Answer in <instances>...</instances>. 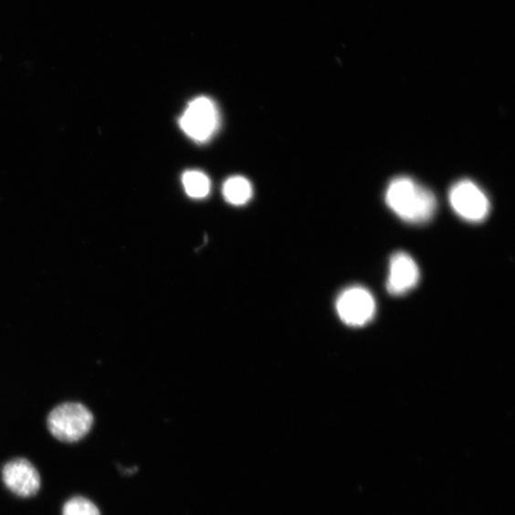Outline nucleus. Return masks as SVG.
<instances>
[{
	"mask_svg": "<svg viewBox=\"0 0 515 515\" xmlns=\"http://www.w3.org/2000/svg\"><path fill=\"white\" fill-rule=\"evenodd\" d=\"M385 203L403 221L425 224L437 210L434 193L409 177L394 179L385 191Z\"/></svg>",
	"mask_w": 515,
	"mask_h": 515,
	"instance_id": "f257e3e1",
	"label": "nucleus"
},
{
	"mask_svg": "<svg viewBox=\"0 0 515 515\" xmlns=\"http://www.w3.org/2000/svg\"><path fill=\"white\" fill-rule=\"evenodd\" d=\"M94 423L91 412L79 403H66L56 407L48 417V427L54 437L74 443L90 432Z\"/></svg>",
	"mask_w": 515,
	"mask_h": 515,
	"instance_id": "f03ea898",
	"label": "nucleus"
},
{
	"mask_svg": "<svg viewBox=\"0 0 515 515\" xmlns=\"http://www.w3.org/2000/svg\"><path fill=\"white\" fill-rule=\"evenodd\" d=\"M335 309L343 324L360 328L368 325L374 318L376 302L369 289L353 286L339 294Z\"/></svg>",
	"mask_w": 515,
	"mask_h": 515,
	"instance_id": "7ed1b4c3",
	"label": "nucleus"
},
{
	"mask_svg": "<svg viewBox=\"0 0 515 515\" xmlns=\"http://www.w3.org/2000/svg\"><path fill=\"white\" fill-rule=\"evenodd\" d=\"M448 201L458 216L469 223L483 222L490 211V203L484 191L469 180L456 183L449 189Z\"/></svg>",
	"mask_w": 515,
	"mask_h": 515,
	"instance_id": "20e7f679",
	"label": "nucleus"
},
{
	"mask_svg": "<svg viewBox=\"0 0 515 515\" xmlns=\"http://www.w3.org/2000/svg\"><path fill=\"white\" fill-rule=\"evenodd\" d=\"M219 125V114L216 105L206 97L192 100L180 119L183 131L198 142L208 141Z\"/></svg>",
	"mask_w": 515,
	"mask_h": 515,
	"instance_id": "39448f33",
	"label": "nucleus"
},
{
	"mask_svg": "<svg viewBox=\"0 0 515 515\" xmlns=\"http://www.w3.org/2000/svg\"><path fill=\"white\" fill-rule=\"evenodd\" d=\"M6 487L20 498H31L40 489V476L35 466L23 458L8 462L3 470Z\"/></svg>",
	"mask_w": 515,
	"mask_h": 515,
	"instance_id": "423d86ee",
	"label": "nucleus"
},
{
	"mask_svg": "<svg viewBox=\"0 0 515 515\" xmlns=\"http://www.w3.org/2000/svg\"><path fill=\"white\" fill-rule=\"evenodd\" d=\"M419 280L420 271L411 255L400 251L392 256L386 283V289L392 295L401 296L410 292Z\"/></svg>",
	"mask_w": 515,
	"mask_h": 515,
	"instance_id": "0eeeda50",
	"label": "nucleus"
},
{
	"mask_svg": "<svg viewBox=\"0 0 515 515\" xmlns=\"http://www.w3.org/2000/svg\"><path fill=\"white\" fill-rule=\"evenodd\" d=\"M223 193L229 204L243 205L251 199L253 190L248 180L241 176H235L226 182Z\"/></svg>",
	"mask_w": 515,
	"mask_h": 515,
	"instance_id": "6e6552de",
	"label": "nucleus"
},
{
	"mask_svg": "<svg viewBox=\"0 0 515 515\" xmlns=\"http://www.w3.org/2000/svg\"><path fill=\"white\" fill-rule=\"evenodd\" d=\"M183 184L187 195L194 199H203L209 194L210 181L201 171H187L183 176Z\"/></svg>",
	"mask_w": 515,
	"mask_h": 515,
	"instance_id": "1a4fd4ad",
	"label": "nucleus"
},
{
	"mask_svg": "<svg viewBox=\"0 0 515 515\" xmlns=\"http://www.w3.org/2000/svg\"><path fill=\"white\" fill-rule=\"evenodd\" d=\"M63 515H100L98 507L84 498H74L63 508Z\"/></svg>",
	"mask_w": 515,
	"mask_h": 515,
	"instance_id": "9d476101",
	"label": "nucleus"
}]
</instances>
